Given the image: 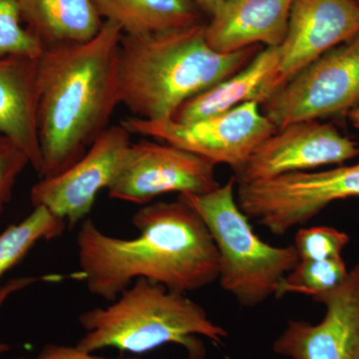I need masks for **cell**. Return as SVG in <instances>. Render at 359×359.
Wrapping results in <instances>:
<instances>
[{
	"label": "cell",
	"instance_id": "6da1fadb",
	"mask_svg": "<svg viewBox=\"0 0 359 359\" xmlns=\"http://www.w3.org/2000/svg\"><path fill=\"white\" fill-rule=\"evenodd\" d=\"M132 224L138 237L122 238L84 219L76 237L78 266L90 294L111 302L139 278L183 294L219 280V257L211 233L180 198L141 208Z\"/></svg>",
	"mask_w": 359,
	"mask_h": 359
},
{
	"label": "cell",
	"instance_id": "7a4b0ae2",
	"mask_svg": "<svg viewBox=\"0 0 359 359\" xmlns=\"http://www.w3.org/2000/svg\"><path fill=\"white\" fill-rule=\"evenodd\" d=\"M123 32L104 21L82 43L45 48L37 58L39 79L40 179L74 164L109 128L120 105L118 53Z\"/></svg>",
	"mask_w": 359,
	"mask_h": 359
},
{
	"label": "cell",
	"instance_id": "3957f363",
	"mask_svg": "<svg viewBox=\"0 0 359 359\" xmlns=\"http://www.w3.org/2000/svg\"><path fill=\"white\" fill-rule=\"evenodd\" d=\"M205 22L171 32L128 36L118 53L120 104L134 117L151 121L173 119L187 101L235 74L259 48L233 53L212 50Z\"/></svg>",
	"mask_w": 359,
	"mask_h": 359
},
{
	"label": "cell",
	"instance_id": "277c9868",
	"mask_svg": "<svg viewBox=\"0 0 359 359\" xmlns=\"http://www.w3.org/2000/svg\"><path fill=\"white\" fill-rule=\"evenodd\" d=\"M78 321L86 334L75 346L90 353L112 347L142 354L174 344L186 349L189 359H205L198 335L216 342L228 337L186 294L145 278L135 280L109 306L85 311Z\"/></svg>",
	"mask_w": 359,
	"mask_h": 359
},
{
	"label": "cell",
	"instance_id": "5b68a950",
	"mask_svg": "<svg viewBox=\"0 0 359 359\" xmlns=\"http://www.w3.org/2000/svg\"><path fill=\"white\" fill-rule=\"evenodd\" d=\"M235 177L203 195L178 198L199 214L211 233L219 257V283L241 306L256 308L276 297L285 276L299 262L294 245L275 247L252 230L238 207Z\"/></svg>",
	"mask_w": 359,
	"mask_h": 359
},
{
	"label": "cell",
	"instance_id": "8992f818",
	"mask_svg": "<svg viewBox=\"0 0 359 359\" xmlns=\"http://www.w3.org/2000/svg\"><path fill=\"white\" fill-rule=\"evenodd\" d=\"M359 197V163L237 184L238 207L250 219L283 236L308 224L335 201Z\"/></svg>",
	"mask_w": 359,
	"mask_h": 359
},
{
	"label": "cell",
	"instance_id": "52a82bcc",
	"mask_svg": "<svg viewBox=\"0 0 359 359\" xmlns=\"http://www.w3.org/2000/svg\"><path fill=\"white\" fill-rule=\"evenodd\" d=\"M359 103V32L321 55L263 105L282 129L292 123L347 115Z\"/></svg>",
	"mask_w": 359,
	"mask_h": 359
},
{
	"label": "cell",
	"instance_id": "ba28073f",
	"mask_svg": "<svg viewBox=\"0 0 359 359\" xmlns=\"http://www.w3.org/2000/svg\"><path fill=\"white\" fill-rule=\"evenodd\" d=\"M131 134L151 137L237 172L257 146L276 129L256 101H249L221 114L189 123L131 117L120 123Z\"/></svg>",
	"mask_w": 359,
	"mask_h": 359
},
{
	"label": "cell",
	"instance_id": "9c48e42d",
	"mask_svg": "<svg viewBox=\"0 0 359 359\" xmlns=\"http://www.w3.org/2000/svg\"><path fill=\"white\" fill-rule=\"evenodd\" d=\"M215 168L177 146L142 139L132 142L107 191L111 198L135 204L170 193L203 195L221 186Z\"/></svg>",
	"mask_w": 359,
	"mask_h": 359
},
{
	"label": "cell",
	"instance_id": "30bf717a",
	"mask_svg": "<svg viewBox=\"0 0 359 359\" xmlns=\"http://www.w3.org/2000/svg\"><path fill=\"white\" fill-rule=\"evenodd\" d=\"M131 135L121 124L106 129L74 164L32 187L33 207L47 208L69 226L86 219L99 193L114 179L131 145Z\"/></svg>",
	"mask_w": 359,
	"mask_h": 359
},
{
	"label": "cell",
	"instance_id": "8fae6325",
	"mask_svg": "<svg viewBox=\"0 0 359 359\" xmlns=\"http://www.w3.org/2000/svg\"><path fill=\"white\" fill-rule=\"evenodd\" d=\"M358 155V142L340 133L330 123H292L262 142L233 177L237 184L252 183L311 172L327 165H341Z\"/></svg>",
	"mask_w": 359,
	"mask_h": 359
},
{
	"label": "cell",
	"instance_id": "7c38bea8",
	"mask_svg": "<svg viewBox=\"0 0 359 359\" xmlns=\"http://www.w3.org/2000/svg\"><path fill=\"white\" fill-rule=\"evenodd\" d=\"M313 301L325 306L323 320H290L273 351L290 359H359V263L337 289Z\"/></svg>",
	"mask_w": 359,
	"mask_h": 359
},
{
	"label": "cell",
	"instance_id": "4fadbf2b",
	"mask_svg": "<svg viewBox=\"0 0 359 359\" xmlns=\"http://www.w3.org/2000/svg\"><path fill=\"white\" fill-rule=\"evenodd\" d=\"M358 32L359 6L353 0H294L287 35L278 46V90Z\"/></svg>",
	"mask_w": 359,
	"mask_h": 359
},
{
	"label": "cell",
	"instance_id": "5bb4252c",
	"mask_svg": "<svg viewBox=\"0 0 359 359\" xmlns=\"http://www.w3.org/2000/svg\"><path fill=\"white\" fill-rule=\"evenodd\" d=\"M294 0H224L205 36L212 50L233 53L264 44L280 46L287 35Z\"/></svg>",
	"mask_w": 359,
	"mask_h": 359
},
{
	"label": "cell",
	"instance_id": "9a60e30c",
	"mask_svg": "<svg viewBox=\"0 0 359 359\" xmlns=\"http://www.w3.org/2000/svg\"><path fill=\"white\" fill-rule=\"evenodd\" d=\"M39 97L37 58L0 59V135L25 153L40 177Z\"/></svg>",
	"mask_w": 359,
	"mask_h": 359
},
{
	"label": "cell",
	"instance_id": "2e32d148",
	"mask_svg": "<svg viewBox=\"0 0 359 359\" xmlns=\"http://www.w3.org/2000/svg\"><path fill=\"white\" fill-rule=\"evenodd\" d=\"M278 46L257 51L244 68L184 103L173 120L180 123L197 121L249 101H256L263 106L278 90Z\"/></svg>",
	"mask_w": 359,
	"mask_h": 359
},
{
	"label": "cell",
	"instance_id": "e0dca14e",
	"mask_svg": "<svg viewBox=\"0 0 359 359\" xmlns=\"http://www.w3.org/2000/svg\"><path fill=\"white\" fill-rule=\"evenodd\" d=\"M23 22L43 48L95 37L104 20L94 0H20Z\"/></svg>",
	"mask_w": 359,
	"mask_h": 359
},
{
	"label": "cell",
	"instance_id": "ac0fdd59",
	"mask_svg": "<svg viewBox=\"0 0 359 359\" xmlns=\"http://www.w3.org/2000/svg\"><path fill=\"white\" fill-rule=\"evenodd\" d=\"M104 21L119 25L123 34L144 36L205 22L193 0H94Z\"/></svg>",
	"mask_w": 359,
	"mask_h": 359
},
{
	"label": "cell",
	"instance_id": "d6986e66",
	"mask_svg": "<svg viewBox=\"0 0 359 359\" xmlns=\"http://www.w3.org/2000/svg\"><path fill=\"white\" fill-rule=\"evenodd\" d=\"M67 223L42 205L20 223L11 224L0 233V280L18 266L40 241L57 238L65 233Z\"/></svg>",
	"mask_w": 359,
	"mask_h": 359
},
{
	"label": "cell",
	"instance_id": "ffe728a7",
	"mask_svg": "<svg viewBox=\"0 0 359 359\" xmlns=\"http://www.w3.org/2000/svg\"><path fill=\"white\" fill-rule=\"evenodd\" d=\"M348 271L342 257L323 261L299 259L280 283L276 297L301 294L316 299L337 289L346 280Z\"/></svg>",
	"mask_w": 359,
	"mask_h": 359
},
{
	"label": "cell",
	"instance_id": "44dd1931",
	"mask_svg": "<svg viewBox=\"0 0 359 359\" xmlns=\"http://www.w3.org/2000/svg\"><path fill=\"white\" fill-rule=\"evenodd\" d=\"M43 50L39 40L23 25L20 0H0V59L39 58Z\"/></svg>",
	"mask_w": 359,
	"mask_h": 359
},
{
	"label": "cell",
	"instance_id": "7402d4cb",
	"mask_svg": "<svg viewBox=\"0 0 359 359\" xmlns=\"http://www.w3.org/2000/svg\"><path fill=\"white\" fill-rule=\"evenodd\" d=\"M349 241L351 238L344 231L330 226H311L297 231L294 245L299 259L323 261L341 257Z\"/></svg>",
	"mask_w": 359,
	"mask_h": 359
},
{
	"label": "cell",
	"instance_id": "603a6c76",
	"mask_svg": "<svg viewBox=\"0 0 359 359\" xmlns=\"http://www.w3.org/2000/svg\"><path fill=\"white\" fill-rule=\"evenodd\" d=\"M30 165L27 156L13 142L0 135V218L11 201L16 181Z\"/></svg>",
	"mask_w": 359,
	"mask_h": 359
},
{
	"label": "cell",
	"instance_id": "cb8c5ba5",
	"mask_svg": "<svg viewBox=\"0 0 359 359\" xmlns=\"http://www.w3.org/2000/svg\"><path fill=\"white\" fill-rule=\"evenodd\" d=\"M34 359H141L129 358H103L90 353L80 351L76 346H59V344H46Z\"/></svg>",
	"mask_w": 359,
	"mask_h": 359
},
{
	"label": "cell",
	"instance_id": "d4e9b609",
	"mask_svg": "<svg viewBox=\"0 0 359 359\" xmlns=\"http://www.w3.org/2000/svg\"><path fill=\"white\" fill-rule=\"evenodd\" d=\"M50 278V276H42V278L20 276V278H14L7 280L6 283L0 285V309L4 306V304H6V302L11 295L20 292V290L27 289L28 287L40 282V280H48ZM8 344L0 342V355L8 353Z\"/></svg>",
	"mask_w": 359,
	"mask_h": 359
},
{
	"label": "cell",
	"instance_id": "484cf974",
	"mask_svg": "<svg viewBox=\"0 0 359 359\" xmlns=\"http://www.w3.org/2000/svg\"><path fill=\"white\" fill-rule=\"evenodd\" d=\"M224 0H193L204 15L212 18Z\"/></svg>",
	"mask_w": 359,
	"mask_h": 359
},
{
	"label": "cell",
	"instance_id": "4316f807",
	"mask_svg": "<svg viewBox=\"0 0 359 359\" xmlns=\"http://www.w3.org/2000/svg\"><path fill=\"white\" fill-rule=\"evenodd\" d=\"M346 116L348 117L351 124H353L356 129H359V103L358 105L354 106L353 109L347 113Z\"/></svg>",
	"mask_w": 359,
	"mask_h": 359
},
{
	"label": "cell",
	"instance_id": "83f0119b",
	"mask_svg": "<svg viewBox=\"0 0 359 359\" xmlns=\"http://www.w3.org/2000/svg\"><path fill=\"white\" fill-rule=\"evenodd\" d=\"M353 1L359 6V0H353Z\"/></svg>",
	"mask_w": 359,
	"mask_h": 359
},
{
	"label": "cell",
	"instance_id": "f1b7e54d",
	"mask_svg": "<svg viewBox=\"0 0 359 359\" xmlns=\"http://www.w3.org/2000/svg\"><path fill=\"white\" fill-rule=\"evenodd\" d=\"M16 359H29V358H16Z\"/></svg>",
	"mask_w": 359,
	"mask_h": 359
}]
</instances>
